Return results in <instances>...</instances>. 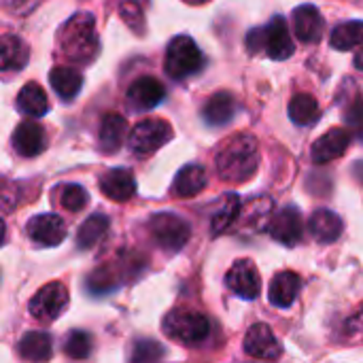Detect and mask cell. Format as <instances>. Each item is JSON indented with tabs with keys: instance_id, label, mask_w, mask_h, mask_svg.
<instances>
[{
	"instance_id": "cell-1",
	"label": "cell",
	"mask_w": 363,
	"mask_h": 363,
	"mask_svg": "<svg viewBox=\"0 0 363 363\" xmlns=\"http://www.w3.org/2000/svg\"><path fill=\"white\" fill-rule=\"evenodd\" d=\"M259 166L257 138L251 134L232 136L225 147L217 153V172L228 183L249 181Z\"/></svg>"
},
{
	"instance_id": "cell-2",
	"label": "cell",
	"mask_w": 363,
	"mask_h": 363,
	"mask_svg": "<svg viewBox=\"0 0 363 363\" xmlns=\"http://www.w3.org/2000/svg\"><path fill=\"white\" fill-rule=\"evenodd\" d=\"M57 49L70 62H91L100 49L96 19L91 13H77L57 30Z\"/></svg>"
},
{
	"instance_id": "cell-3",
	"label": "cell",
	"mask_w": 363,
	"mask_h": 363,
	"mask_svg": "<svg viewBox=\"0 0 363 363\" xmlns=\"http://www.w3.org/2000/svg\"><path fill=\"white\" fill-rule=\"evenodd\" d=\"M164 332L177 342L183 345H200L211 334L208 319L191 308H174L164 319Z\"/></svg>"
},
{
	"instance_id": "cell-4",
	"label": "cell",
	"mask_w": 363,
	"mask_h": 363,
	"mask_svg": "<svg viewBox=\"0 0 363 363\" xmlns=\"http://www.w3.org/2000/svg\"><path fill=\"white\" fill-rule=\"evenodd\" d=\"M202 66H204V55L196 45V40H191L189 36H177L170 40L164 62L166 74H170L172 79H185L200 72Z\"/></svg>"
},
{
	"instance_id": "cell-5",
	"label": "cell",
	"mask_w": 363,
	"mask_h": 363,
	"mask_svg": "<svg viewBox=\"0 0 363 363\" xmlns=\"http://www.w3.org/2000/svg\"><path fill=\"white\" fill-rule=\"evenodd\" d=\"M149 230H151V236L155 238V242L164 251H170V253L181 251L191 236L189 225L172 213L153 215V219L149 221Z\"/></svg>"
},
{
	"instance_id": "cell-6",
	"label": "cell",
	"mask_w": 363,
	"mask_h": 363,
	"mask_svg": "<svg viewBox=\"0 0 363 363\" xmlns=\"http://www.w3.org/2000/svg\"><path fill=\"white\" fill-rule=\"evenodd\" d=\"M172 138V128L164 119H145L134 125L130 132V149L140 155H149L157 149H162Z\"/></svg>"
},
{
	"instance_id": "cell-7",
	"label": "cell",
	"mask_w": 363,
	"mask_h": 363,
	"mask_svg": "<svg viewBox=\"0 0 363 363\" xmlns=\"http://www.w3.org/2000/svg\"><path fill=\"white\" fill-rule=\"evenodd\" d=\"M68 306V289L62 283H47L28 304V311L38 321H55Z\"/></svg>"
},
{
	"instance_id": "cell-8",
	"label": "cell",
	"mask_w": 363,
	"mask_h": 363,
	"mask_svg": "<svg viewBox=\"0 0 363 363\" xmlns=\"http://www.w3.org/2000/svg\"><path fill=\"white\" fill-rule=\"evenodd\" d=\"M225 285L240 298L245 300H255L262 291V281H259V272L255 268V264L251 259H238L228 277H225Z\"/></svg>"
},
{
	"instance_id": "cell-9",
	"label": "cell",
	"mask_w": 363,
	"mask_h": 363,
	"mask_svg": "<svg viewBox=\"0 0 363 363\" xmlns=\"http://www.w3.org/2000/svg\"><path fill=\"white\" fill-rule=\"evenodd\" d=\"M245 351H247V355H251L255 359H268V362H274L283 355L281 342L277 340V336L272 334V330L266 323H257L247 332Z\"/></svg>"
},
{
	"instance_id": "cell-10",
	"label": "cell",
	"mask_w": 363,
	"mask_h": 363,
	"mask_svg": "<svg viewBox=\"0 0 363 363\" xmlns=\"http://www.w3.org/2000/svg\"><path fill=\"white\" fill-rule=\"evenodd\" d=\"M262 32H264L262 49H266V53L272 60H287V57H291L296 45L291 40L287 21L283 17H272V21L266 28H262Z\"/></svg>"
},
{
	"instance_id": "cell-11",
	"label": "cell",
	"mask_w": 363,
	"mask_h": 363,
	"mask_svg": "<svg viewBox=\"0 0 363 363\" xmlns=\"http://www.w3.org/2000/svg\"><path fill=\"white\" fill-rule=\"evenodd\" d=\"M349 145H351V132L347 128H334L315 140L311 155H313L315 164H330V162L338 160L340 155H345Z\"/></svg>"
},
{
	"instance_id": "cell-12",
	"label": "cell",
	"mask_w": 363,
	"mask_h": 363,
	"mask_svg": "<svg viewBox=\"0 0 363 363\" xmlns=\"http://www.w3.org/2000/svg\"><path fill=\"white\" fill-rule=\"evenodd\" d=\"M268 230H270V236L285 245V247H294L302 240V215L298 208L294 206H287L283 208L270 223H268Z\"/></svg>"
},
{
	"instance_id": "cell-13",
	"label": "cell",
	"mask_w": 363,
	"mask_h": 363,
	"mask_svg": "<svg viewBox=\"0 0 363 363\" xmlns=\"http://www.w3.org/2000/svg\"><path fill=\"white\" fill-rule=\"evenodd\" d=\"M28 236L43 247H57L66 238V223L53 213L36 215L28 223Z\"/></svg>"
},
{
	"instance_id": "cell-14",
	"label": "cell",
	"mask_w": 363,
	"mask_h": 363,
	"mask_svg": "<svg viewBox=\"0 0 363 363\" xmlns=\"http://www.w3.org/2000/svg\"><path fill=\"white\" fill-rule=\"evenodd\" d=\"M166 98V87L155 77H140L128 89V102L136 111H151Z\"/></svg>"
},
{
	"instance_id": "cell-15",
	"label": "cell",
	"mask_w": 363,
	"mask_h": 363,
	"mask_svg": "<svg viewBox=\"0 0 363 363\" xmlns=\"http://www.w3.org/2000/svg\"><path fill=\"white\" fill-rule=\"evenodd\" d=\"M294 30H296L298 40H302L306 45L317 43V40H321L323 30H325L323 15L319 13L317 6L302 4L294 11Z\"/></svg>"
},
{
	"instance_id": "cell-16",
	"label": "cell",
	"mask_w": 363,
	"mask_h": 363,
	"mask_svg": "<svg viewBox=\"0 0 363 363\" xmlns=\"http://www.w3.org/2000/svg\"><path fill=\"white\" fill-rule=\"evenodd\" d=\"M13 147L23 157L40 155L47 147V134L36 121H21L13 132Z\"/></svg>"
},
{
	"instance_id": "cell-17",
	"label": "cell",
	"mask_w": 363,
	"mask_h": 363,
	"mask_svg": "<svg viewBox=\"0 0 363 363\" xmlns=\"http://www.w3.org/2000/svg\"><path fill=\"white\" fill-rule=\"evenodd\" d=\"M100 189L113 202H128L136 194V181H134L132 170H128V168L108 170L100 179Z\"/></svg>"
},
{
	"instance_id": "cell-18",
	"label": "cell",
	"mask_w": 363,
	"mask_h": 363,
	"mask_svg": "<svg viewBox=\"0 0 363 363\" xmlns=\"http://www.w3.org/2000/svg\"><path fill=\"white\" fill-rule=\"evenodd\" d=\"M300 287H302V281L296 272H291V270L279 272L268 287L270 302L279 308H289L296 302Z\"/></svg>"
},
{
	"instance_id": "cell-19",
	"label": "cell",
	"mask_w": 363,
	"mask_h": 363,
	"mask_svg": "<svg viewBox=\"0 0 363 363\" xmlns=\"http://www.w3.org/2000/svg\"><path fill=\"white\" fill-rule=\"evenodd\" d=\"M30 49L28 45L15 34L0 36V72L21 70L28 64Z\"/></svg>"
},
{
	"instance_id": "cell-20",
	"label": "cell",
	"mask_w": 363,
	"mask_h": 363,
	"mask_svg": "<svg viewBox=\"0 0 363 363\" xmlns=\"http://www.w3.org/2000/svg\"><path fill=\"white\" fill-rule=\"evenodd\" d=\"M342 219L328 211V208H321V211H315L313 217H311V232L315 236V240L328 245V242H336L342 234Z\"/></svg>"
},
{
	"instance_id": "cell-21",
	"label": "cell",
	"mask_w": 363,
	"mask_h": 363,
	"mask_svg": "<svg viewBox=\"0 0 363 363\" xmlns=\"http://www.w3.org/2000/svg\"><path fill=\"white\" fill-rule=\"evenodd\" d=\"M236 115V100L228 91H217L204 106L202 117L208 125H225Z\"/></svg>"
},
{
	"instance_id": "cell-22",
	"label": "cell",
	"mask_w": 363,
	"mask_h": 363,
	"mask_svg": "<svg viewBox=\"0 0 363 363\" xmlns=\"http://www.w3.org/2000/svg\"><path fill=\"white\" fill-rule=\"evenodd\" d=\"M49 83L62 100H72L81 91L83 77L79 70H74L70 66H55L49 72Z\"/></svg>"
},
{
	"instance_id": "cell-23",
	"label": "cell",
	"mask_w": 363,
	"mask_h": 363,
	"mask_svg": "<svg viewBox=\"0 0 363 363\" xmlns=\"http://www.w3.org/2000/svg\"><path fill=\"white\" fill-rule=\"evenodd\" d=\"M204 187H206V170L198 164H189L179 170L172 191L179 198H191V196L200 194Z\"/></svg>"
},
{
	"instance_id": "cell-24",
	"label": "cell",
	"mask_w": 363,
	"mask_h": 363,
	"mask_svg": "<svg viewBox=\"0 0 363 363\" xmlns=\"http://www.w3.org/2000/svg\"><path fill=\"white\" fill-rule=\"evenodd\" d=\"M17 106L23 115L28 117H43L49 111V100L45 89L38 83H28L21 87L19 96H17Z\"/></svg>"
},
{
	"instance_id": "cell-25",
	"label": "cell",
	"mask_w": 363,
	"mask_h": 363,
	"mask_svg": "<svg viewBox=\"0 0 363 363\" xmlns=\"http://www.w3.org/2000/svg\"><path fill=\"white\" fill-rule=\"evenodd\" d=\"M125 132H128L125 119L121 115L108 113L100 123V147H102V151L115 153L123 145Z\"/></svg>"
},
{
	"instance_id": "cell-26",
	"label": "cell",
	"mask_w": 363,
	"mask_h": 363,
	"mask_svg": "<svg viewBox=\"0 0 363 363\" xmlns=\"http://www.w3.org/2000/svg\"><path fill=\"white\" fill-rule=\"evenodd\" d=\"M53 342L45 332H28L19 340V355L26 362H47L53 353Z\"/></svg>"
},
{
	"instance_id": "cell-27",
	"label": "cell",
	"mask_w": 363,
	"mask_h": 363,
	"mask_svg": "<svg viewBox=\"0 0 363 363\" xmlns=\"http://www.w3.org/2000/svg\"><path fill=\"white\" fill-rule=\"evenodd\" d=\"M321 108L319 102L311 94H296L289 102V119L296 125H313L319 121Z\"/></svg>"
},
{
	"instance_id": "cell-28",
	"label": "cell",
	"mask_w": 363,
	"mask_h": 363,
	"mask_svg": "<svg viewBox=\"0 0 363 363\" xmlns=\"http://www.w3.org/2000/svg\"><path fill=\"white\" fill-rule=\"evenodd\" d=\"M332 47L338 51H349L363 45V21L362 19H353V21H345L338 23L332 30Z\"/></svg>"
},
{
	"instance_id": "cell-29",
	"label": "cell",
	"mask_w": 363,
	"mask_h": 363,
	"mask_svg": "<svg viewBox=\"0 0 363 363\" xmlns=\"http://www.w3.org/2000/svg\"><path fill=\"white\" fill-rule=\"evenodd\" d=\"M108 232V217L104 215H91L87 221L81 223L77 232V245L79 249H91L96 247Z\"/></svg>"
},
{
	"instance_id": "cell-30",
	"label": "cell",
	"mask_w": 363,
	"mask_h": 363,
	"mask_svg": "<svg viewBox=\"0 0 363 363\" xmlns=\"http://www.w3.org/2000/svg\"><path fill=\"white\" fill-rule=\"evenodd\" d=\"M238 215H240V198L236 194H228L221 208L213 217V234L217 236V234L225 232L238 219Z\"/></svg>"
},
{
	"instance_id": "cell-31",
	"label": "cell",
	"mask_w": 363,
	"mask_h": 363,
	"mask_svg": "<svg viewBox=\"0 0 363 363\" xmlns=\"http://www.w3.org/2000/svg\"><path fill=\"white\" fill-rule=\"evenodd\" d=\"M342 119H345V123L349 125V130L363 140V94H355L349 102H347V106H345V111H342Z\"/></svg>"
},
{
	"instance_id": "cell-32",
	"label": "cell",
	"mask_w": 363,
	"mask_h": 363,
	"mask_svg": "<svg viewBox=\"0 0 363 363\" xmlns=\"http://www.w3.org/2000/svg\"><path fill=\"white\" fill-rule=\"evenodd\" d=\"M89 202V196L87 191L77 185V183H70V185H64L62 187V194H60V204L64 211H70V213H79L81 208H85V204Z\"/></svg>"
},
{
	"instance_id": "cell-33",
	"label": "cell",
	"mask_w": 363,
	"mask_h": 363,
	"mask_svg": "<svg viewBox=\"0 0 363 363\" xmlns=\"http://www.w3.org/2000/svg\"><path fill=\"white\" fill-rule=\"evenodd\" d=\"M64 351L72 359H85V357H89V353H91V336L87 332H72L66 338Z\"/></svg>"
},
{
	"instance_id": "cell-34",
	"label": "cell",
	"mask_w": 363,
	"mask_h": 363,
	"mask_svg": "<svg viewBox=\"0 0 363 363\" xmlns=\"http://www.w3.org/2000/svg\"><path fill=\"white\" fill-rule=\"evenodd\" d=\"M162 357H164V349H162V345H157L153 340H138L132 349V362L136 363L157 362Z\"/></svg>"
},
{
	"instance_id": "cell-35",
	"label": "cell",
	"mask_w": 363,
	"mask_h": 363,
	"mask_svg": "<svg viewBox=\"0 0 363 363\" xmlns=\"http://www.w3.org/2000/svg\"><path fill=\"white\" fill-rule=\"evenodd\" d=\"M119 15H121V19L132 28V30H136L138 28V32H143V23H145V17H143V11H140V6L136 4V2H123L121 4V9H119Z\"/></svg>"
},
{
	"instance_id": "cell-36",
	"label": "cell",
	"mask_w": 363,
	"mask_h": 363,
	"mask_svg": "<svg viewBox=\"0 0 363 363\" xmlns=\"http://www.w3.org/2000/svg\"><path fill=\"white\" fill-rule=\"evenodd\" d=\"M19 202V185L0 179V206L13 208Z\"/></svg>"
},
{
	"instance_id": "cell-37",
	"label": "cell",
	"mask_w": 363,
	"mask_h": 363,
	"mask_svg": "<svg viewBox=\"0 0 363 363\" xmlns=\"http://www.w3.org/2000/svg\"><path fill=\"white\" fill-rule=\"evenodd\" d=\"M40 2H43V0H6V6H9V11H11L13 15L23 17V15H30Z\"/></svg>"
},
{
	"instance_id": "cell-38",
	"label": "cell",
	"mask_w": 363,
	"mask_h": 363,
	"mask_svg": "<svg viewBox=\"0 0 363 363\" xmlns=\"http://www.w3.org/2000/svg\"><path fill=\"white\" fill-rule=\"evenodd\" d=\"M347 328H351V332H362L363 330V306L353 315V319L347 323Z\"/></svg>"
},
{
	"instance_id": "cell-39",
	"label": "cell",
	"mask_w": 363,
	"mask_h": 363,
	"mask_svg": "<svg viewBox=\"0 0 363 363\" xmlns=\"http://www.w3.org/2000/svg\"><path fill=\"white\" fill-rule=\"evenodd\" d=\"M355 68L363 72V47L357 51V53H355Z\"/></svg>"
},
{
	"instance_id": "cell-40",
	"label": "cell",
	"mask_w": 363,
	"mask_h": 363,
	"mask_svg": "<svg viewBox=\"0 0 363 363\" xmlns=\"http://www.w3.org/2000/svg\"><path fill=\"white\" fill-rule=\"evenodd\" d=\"M4 238H6V225H4V221L0 219V245L4 242Z\"/></svg>"
},
{
	"instance_id": "cell-41",
	"label": "cell",
	"mask_w": 363,
	"mask_h": 363,
	"mask_svg": "<svg viewBox=\"0 0 363 363\" xmlns=\"http://www.w3.org/2000/svg\"><path fill=\"white\" fill-rule=\"evenodd\" d=\"M187 4H206V2H211V0H185Z\"/></svg>"
}]
</instances>
